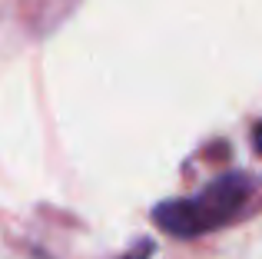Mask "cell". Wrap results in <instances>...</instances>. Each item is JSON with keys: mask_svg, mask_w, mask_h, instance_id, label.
Masks as SVG:
<instances>
[{"mask_svg": "<svg viewBox=\"0 0 262 259\" xmlns=\"http://www.w3.org/2000/svg\"><path fill=\"white\" fill-rule=\"evenodd\" d=\"M252 146H256V153L262 156V123H256V130H252Z\"/></svg>", "mask_w": 262, "mask_h": 259, "instance_id": "obj_3", "label": "cell"}, {"mask_svg": "<svg viewBox=\"0 0 262 259\" xmlns=\"http://www.w3.org/2000/svg\"><path fill=\"white\" fill-rule=\"evenodd\" d=\"M153 240H143V243H136V246L133 249H129V253L126 256H120V259H149V256H153Z\"/></svg>", "mask_w": 262, "mask_h": 259, "instance_id": "obj_2", "label": "cell"}, {"mask_svg": "<svg viewBox=\"0 0 262 259\" xmlns=\"http://www.w3.org/2000/svg\"><path fill=\"white\" fill-rule=\"evenodd\" d=\"M252 196V180L246 173H223L206 183L196 196L166 200L153 206V223L176 240H196L209 229H223L239 220Z\"/></svg>", "mask_w": 262, "mask_h": 259, "instance_id": "obj_1", "label": "cell"}]
</instances>
